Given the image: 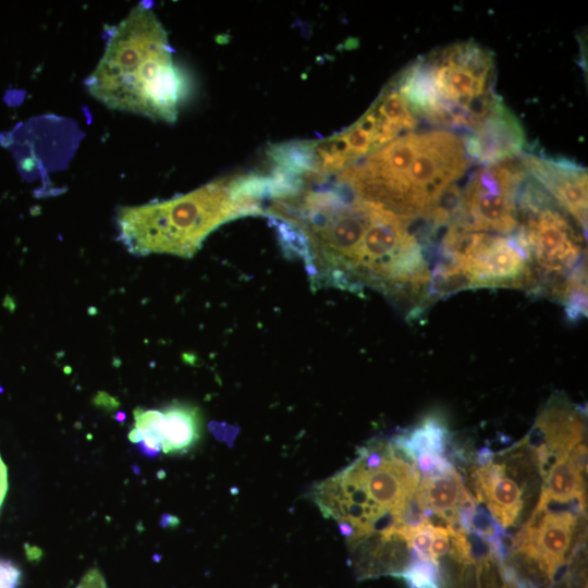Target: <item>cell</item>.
<instances>
[{
    "instance_id": "cell-21",
    "label": "cell",
    "mask_w": 588,
    "mask_h": 588,
    "mask_svg": "<svg viewBox=\"0 0 588 588\" xmlns=\"http://www.w3.org/2000/svg\"><path fill=\"white\" fill-rule=\"evenodd\" d=\"M21 571L11 562L0 560V588H19Z\"/></svg>"
},
{
    "instance_id": "cell-5",
    "label": "cell",
    "mask_w": 588,
    "mask_h": 588,
    "mask_svg": "<svg viewBox=\"0 0 588 588\" xmlns=\"http://www.w3.org/2000/svg\"><path fill=\"white\" fill-rule=\"evenodd\" d=\"M444 261L431 274L433 292L483 286H524L532 282L528 247L516 231L495 234L451 222L442 241Z\"/></svg>"
},
{
    "instance_id": "cell-18",
    "label": "cell",
    "mask_w": 588,
    "mask_h": 588,
    "mask_svg": "<svg viewBox=\"0 0 588 588\" xmlns=\"http://www.w3.org/2000/svg\"><path fill=\"white\" fill-rule=\"evenodd\" d=\"M161 411L142 408L134 411V428L130 431L128 439L150 456L161 452Z\"/></svg>"
},
{
    "instance_id": "cell-17",
    "label": "cell",
    "mask_w": 588,
    "mask_h": 588,
    "mask_svg": "<svg viewBox=\"0 0 588 588\" xmlns=\"http://www.w3.org/2000/svg\"><path fill=\"white\" fill-rule=\"evenodd\" d=\"M449 431L443 420L428 416L407 432L395 436L391 443L404 456L415 461L421 454L443 455Z\"/></svg>"
},
{
    "instance_id": "cell-10",
    "label": "cell",
    "mask_w": 588,
    "mask_h": 588,
    "mask_svg": "<svg viewBox=\"0 0 588 588\" xmlns=\"http://www.w3.org/2000/svg\"><path fill=\"white\" fill-rule=\"evenodd\" d=\"M526 174L564 210L581 230L587 226V171L573 161L520 154Z\"/></svg>"
},
{
    "instance_id": "cell-2",
    "label": "cell",
    "mask_w": 588,
    "mask_h": 588,
    "mask_svg": "<svg viewBox=\"0 0 588 588\" xmlns=\"http://www.w3.org/2000/svg\"><path fill=\"white\" fill-rule=\"evenodd\" d=\"M85 86L110 109L176 120L185 83L173 63L167 33L148 7L137 4L111 28Z\"/></svg>"
},
{
    "instance_id": "cell-11",
    "label": "cell",
    "mask_w": 588,
    "mask_h": 588,
    "mask_svg": "<svg viewBox=\"0 0 588 588\" xmlns=\"http://www.w3.org/2000/svg\"><path fill=\"white\" fill-rule=\"evenodd\" d=\"M464 136L473 162L480 164L516 158L525 143L522 125L503 102L483 123Z\"/></svg>"
},
{
    "instance_id": "cell-9",
    "label": "cell",
    "mask_w": 588,
    "mask_h": 588,
    "mask_svg": "<svg viewBox=\"0 0 588 588\" xmlns=\"http://www.w3.org/2000/svg\"><path fill=\"white\" fill-rule=\"evenodd\" d=\"M576 516L569 511L538 510L515 539V548L551 581L559 580Z\"/></svg>"
},
{
    "instance_id": "cell-3",
    "label": "cell",
    "mask_w": 588,
    "mask_h": 588,
    "mask_svg": "<svg viewBox=\"0 0 588 588\" xmlns=\"http://www.w3.org/2000/svg\"><path fill=\"white\" fill-rule=\"evenodd\" d=\"M393 84L418 120L457 133H471L502 102L495 91L493 56L473 41L429 52Z\"/></svg>"
},
{
    "instance_id": "cell-15",
    "label": "cell",
    "mask_w": 588,
    "mask_h": 588,
    "mask_svg": "<svg viewBox=\"0 0 588 588\" xmlns=\"http://www.w3.org/2000/svg\"><path fill=\"white\" fill-rule=\"evenodd\" d=\"M161 412V452H186L199 438L200 420L197 408L174 403Z\"/></svg>"
},
{
    "instance_id": "cell-16",
    "label": "cell",
    "mask_w": 588,
    "mask_h": 588,
    "mask_svg": "<svg viewBox=\"0 0 588 588\" xmlns=\"http://www.w3.org/2000/svg\"><path fill=\"white\" fill-rule=\"evenodd\" d=\"M575 501L584 504V478L568 454L551 465L537 509L544 510L551 502Z\"/></svg>"
},
{
    "instance_id": "cell-19",
    "label": "cell",
    "mask_w": 588,
    "mask_h": 588,
    "mask_svg": "<svg viewBox=\"0 0 588 588\" xmlns=\"http://www.w3.org/2000/svg\"><path fill=\"white\" fill-rule=\"evenodd\" d=\"M395 577H400L408 588H441L438 563L420 559L413 550L408 563Z\"/></svg>"
},
{
    "instance_id": "cell-8",
    "label": "cell",
    "mask_w": 588,
    "mask_h": 588,
    "mask_svg": "<svg viewBox=\"0 0 588 588\" xmlns=\"http://www.w3.org/2000/svg\"><path fill=\"white\" fill-rule=\"evenodd\" d=\"M526 179L518 158L480 164L462 189L452 222L471 231L515 233L519 225L518 198Z\"/></svg>"
},
{
    "instance_id": "cell-7",
    "label": "cell",
    "mask_w": 588,
    "mask_h": 588,
    "mask_svg": "<svg viewBox=\"0 0 588 588\" xmlns=\"http://www.w3.org/2000/svg\"><path fill=\"white\" fill-rule=\"evenodd\" d=\"M519 225L531 259L547 275H565L584 268V238L571 217L528 175L518 198Z\"/></svg>"
},
{
    "instance_id": "cell-23",
    "label": "cell",
    "mask_w": 588,
    "mask_h": 588,
    "mask_svg": "<svg viewBox=\"0 0 588 588\" xmlns=\"http://www.w3.org/2000/svg\"><path fill=\"white\" fill-rule=\"evenodd\" d=\"M8 489V471L5 464L0 455V506L4 500Z\"/></svg>"
},
{
    "instance_id": "cell-20",
    "label": "cell",
    "mask_w": 588,
    "mask_h": 588,
    "mask_svg": "<svg viewBox=\"0 0 588 588\" xmlns=\"http://www.w3.org/2000/svg\"><path fill=\"white\" fill-rule=\"evenodd\" d=\"M450 550V534L446 528L433 526V537L430 546V556L437 559L445 555Z\"/></svg>"
},
{
    "instance_id": "cell-6",
    "label": "cell",
    "mask_w": 588,
    "mask_h": 588,
    "mask_svg": "<svg viewBox=\"0 0 588 588\" xmlns=\"http://www.w3.org/2000/svg\"><path fill=\"white\" fill-rule=\"evenodd\" d=\"M417 123L408 103L391 83L353 125L331 137L304 142L306 174L327 176L343 171L396 137L415 131Z\"/></svg>"
},
{
    "instance_id": "cell-24",
    "label": "cell",
    "mask_w": 588,
    "mask_h": 588,
    "mask_svg": "<svg viewBox=\"0 0 588 588\" xmlns=\"http://www.w3.org/2000/svg\"><path fill=\"white\" fill-rule=\"evenodd\" d=\"M493 453L488 448L481 449L477 454V463L479 467L492 463Z\"/></svg>"
},
{
    "instance_id": "cell-13",
    "label": "cell",
    "mask_w": 588,
    "mask_h": 588,
    "mask_svg": "<svg viewBox=\"0 0 588 588\" xmlns=\"http://www.w3.org/2000/svg\"><path fill=\"white\" fill-rule=\"evenodd\" d=\"M479 500H485L492 517L503 528L512 526L522 507V490L518 485L504 474V467L489 463L475 474Z\"/></svg>"
},
{
    "instance_id": "cell-4",
    "label": "cell",
    "mask_w": 588,
    "mask_h": 588,
    "mask_svg": "<svg viewBox=\"0 0 588 588\" xmlns=\"http://www.w3.org/2000/svg\"><path fill=\"white\" fill-rule=\"evenodd\" d=\"M245 174L212 181L188 194L117 212L119 240L136 256L152 253L192 257L219 225L262 213Z\"/></svg>"
},
{
    "instance_id": "cell-25",
    "label": "cell",
    "mask_w": 588,
    "mask_h": 588,
    "mask_svg": "<svg viewBox=\"0 0 588 588\" xmlns=\"http://www.w3.org/2000/svg\"><path fill=\"white\" fill-rule=\"evenodd\" d=\"M505 588V587H504Z\"/></svg>"
},
{
    "instance_id": "cell-22",
    "label": "cell",
    "mask_w": 588,
    "mask_h": 588,
    "mask_svg": "<svg viewBox=\"0 0 588 588\" xmlns=\"http://www.w3.org/2000/svg\"><path fill=\"white\" fill-rule=\"evenodd\" d=\"M76 588H108L102 574L97 568L88 569Z\"/></svg>"
},
{
    "instance_id": "cell-1",
    "label": "cell",
    "mask_w": 588,
    "mask_h": 588,
    "mask_svg": "<svg viewBox=\"0 0 588 588\" xmlns=\"http://www.w3.org/2000/svg\"><path fill=\"white\" fill-rule=\"evenodd\" d=\"M471 163L465 136L436 127L401 135L332 176L399 215L443 224L451 219L446 196Z\"/></svg>"
},
{
    "instance_id": "cell-12",
    "label": "cell",
    "mask_w": 588,
    "mask_h": 588,
    "mask_svg": "<svg viewBox=\"0 0 588 588\" xmlns=\"http://www.w3.org/2000/svg\"><path fill=\"white\" fill-rule=\"evenodd\" d=\"M535 427L543 438V443L537 445L541 468L549 463L551 457L559 460L567 456L579 444L584 433V424L579 414L561 399L550 402Z\"/></svg>"
},
{
    "instance_id": "cell-14",
    "label": "cell",
    "mask_w": 588,
    "mask_h": 588,
    "mask_svg": "<svg viewBox=\"0 0 588 588\" xmlns=\"http://www.w3.org/2000/svg\"><path fill=\"white\" fill-rule=\"evenodd\" d=\"M419 490L427 515L433 513L444 519L448 526H460V509L471 495L455 469L422 477Z\"/></svg>"
}]
</instances>
